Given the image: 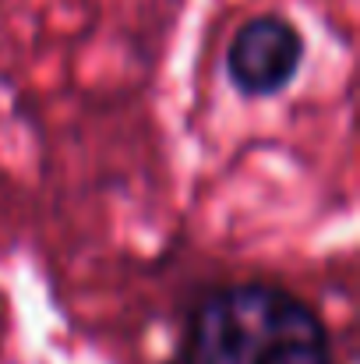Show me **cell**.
<instances>
[{"mask_svg": "<svg viewBox=\"0 0 360 364\" xmlns=\"http://www.w3.org/2000/svg\"><path fill=\"white\" fill-rule=\"evenodd\" d=\"M180 364H332V343L318 311L297 294L234 283L191 311Z\"/></svg>", "mask_w": 360, "mask_h": 364, "instance_id": "cell-1", "label": "cell"}, {"mask_svg": "<svg viewBox=\"0 0 360 364\" xmlns=\"http://www.w3.org/2000/svg\"><path fill=\"white\" fill-rule=\"evenodd\" d=\"M304 60V39L293 21L279 14H258L240 25L227 50V78L240 96L261 100L283 92Z\"/></svg>", "mask_w": 360, "mask_h": 364, "instance_id": "cell-2", "label": "cell"}]
</instances>
